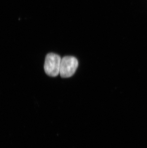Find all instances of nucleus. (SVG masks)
<instances>
[{"label": "nucleus", "mask_w": 147, "mask_h": 148, "mask_svg": "<svg viewBox=\"0 0 147 148\" xmlns=\"http://www.w3.org/2000/svg\"><path fill=\"white\" fill-rule=\"evenodd\" d=\"M78 65L77 59L72 56H65L61 60L60 75L61 77L66 78L73 75Z\"/></svg>", "instance_id": "nucleus-2"}, {"label": "nucleus", "mask_w": 147, "mask_h": 148, "mask_svg": "<svg viewBox=\"0 0 147 148\" xmlns=\"http://www.w3.org/2000/svg\"><path fill=\"white\" fill-rule=\"evenodd\" d=\"M61 57L54 53H49L46 56L44 62V71L48 75L56 77L60 74Z\"/></svg>", "instance_id": "nucleus-1"}]
</instances>
